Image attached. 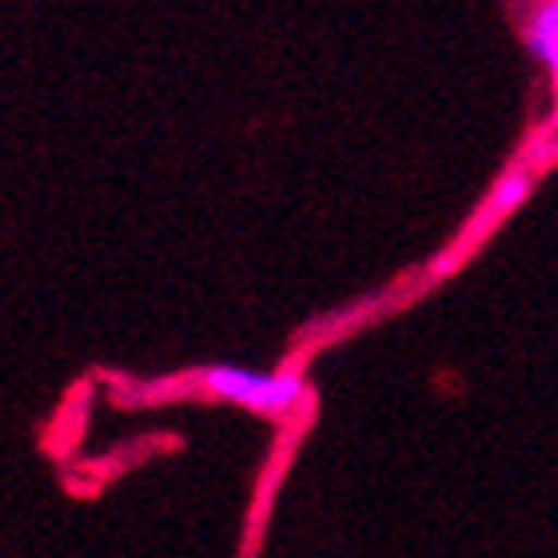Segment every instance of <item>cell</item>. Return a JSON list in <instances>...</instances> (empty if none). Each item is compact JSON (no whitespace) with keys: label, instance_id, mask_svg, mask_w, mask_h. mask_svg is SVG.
Instances as JSON below:
<instances>
[{"label":"cell","instance_id":"6da1fadb","mask_svg":"<svg viewBox=\"0 0 558 558\" xmlns=\"http://www.w3.org/2000/svg\"><path fill=\"white\" fill-rule=\"evenodd\" d=\"M555 163H558V132H547V129L535 132V136L526 140V148L507 163V172L495 180V187L483 196V204L471 211V220L463 223V232L454 235L451 244L442 247V256L430 264V271H427L430 283H439V279H447L454 268H463L466 259L475 256L478 247L487 244L490 235L499 232L502 223L511 220L514 211L535 196L538 180H543Z\"/></svg>","mask_w":558,"mask_h":558},{"label":"cell","instance_id":"7a4b0ae2","mask_svg":"<svg viewBox=\"0 0 558 558\" xmlns=\"http://www.w3.org/2000/svg\"><path fill=\"white\" fill-rule=\"evenodd\" d=\"M187 384L208 391L211 399H223V403H235V408L268 418H291L312 403V387L295 372H247L235 363H211V367L187 375Z\"/></svg>","mask_w":558,"mask_h":558},{"label":"cell","instance_id":"3957f363","mask_svg":"<svg viewBox=\"0 0 558 558\" xmlns=\"http://www.w3.org/2000/svg\"><path fill=\"white\" fill-rule=\"evenodd\" d=\"M523 40L531 57L543 60L547 69L558 64V0H531L523 21Z\"/></svg>","mask_w":558,"mask_h":558},{"label":"cell","instance_id":"277c9868","mask_svg":"<svg viewBox=\"0 0 558 558\" xmlns=\"http://www.w3.org/2000/svg\"><path fill=\"white\" fill-rule=\"evenodd\" d=\"M550 88H555V108H550V124H547V132H558V64L550 69Z\"/></svg>","mask_w":558,"mask_h":558}]
</instances>
